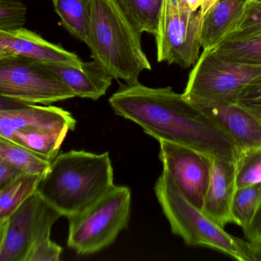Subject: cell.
<instances>
[{"label": "cell", "mask_w": 261, "mask_h": 261, "mask_svg": "<svg viewBox=\"0 0 261 261\" xmlns=\"http://www.w3.org/2000/svg\"><path fill=\"white\" fill-rule=\"evenodd\" d=\"M115 113L156 140L193 149L211 159L236 162L241 150L212 118L172 87L122 84L109 100Z\"/></svg>", "instance_id": "1"}, {"label": "cell", "mask_w": 261, "mask_h": 261, "mask_svg": "<svg viewBox=\"0 0 261 261\" xmlns=\"http://www.w3.org/2000/svg\"><path fill=\"white\" fill-rule=\"evenodd\" d=\"M109 153L70 150L51 161L38 182L36 193L61 216L79 214L114 185Z\"/></svg>", "instance_id": "2"}, {"label": "cell", "mask_w": 261, "mask_h": 261, "mask_svg": "<svg viewBox=\"0 0 261 261\" xmlns=\"http://www.w3.org/2000/svg\"><path fill=\"white\" fill-rule=\"evenodd\" d=\"M91 20L87 44L93 61L113 78L138 82L151 65L141 45V32L128 19L116 0H90Z\"/></svg>", "instance_id": "3"}, {"label": "cell", "mask_w": 261, "mask_h": 261, "mask_svg": "<svg viewBox=\"0 0 261 261\" xmlns=\"http://www.w3.org/2000/svg\"><path fill=\"white\" fill-rule=\"evenodd\" d=\"M154 190L172 231L180 236L187 245L208 247L236 260L248 261L238 244L237 238L228 234L192 204L165 170L158 178Z\"/></svg>", "instance_id": "4"}, {"label": "cell", "mask_w": 261, "mask_h": 261, "mask_svg": "<svg viewBox=\"0 0 261 261\" xmlns=\"http://www.w3.org/2000/svg\"><path fill=\"white\" fill-rule=\"evenodd\" d=\"M130 199L128 187L114 185L88 208L68 218L69 248L88 255L112 245L128 227Z\"/></svg>", "instance_id": "5"}, {"label": "cell", "mask_w": 261, "mask_h": 261, "mask_svg": "<svg viewBox=\"0 0 261 261\" xmlns=\"http://www.w3.org/2000/svg\"><path fill=\"white\" fill-rule=\"evenodd\" d=\"M261 67L231 62L212 50H203L189 76L184 90L187 100L237 103L241 93Z\"/></svg>", "instance_id": "6"}, {"label": "cell", "mask_w": 261, "mask_h": 261, "mask_svg": "<svg viewBox=\"0 0 261 261\" xmlns=\"http://www.w3.org/2000/svg\"><path fill=\"white\" fill-rule=\"evenodd\" d=\"M0 96L38 105H50L76 97L42 63L20 56L0 61Z\"/></svg>", "instance_id": "7"}, {"label": "cell", "mask_w": 261, "mask_h": 261, "mask_svg": "<svg viewBox=\"0 0 261 261\" xmlns=\"http://www.w3.org/2000/svg\"><path fill=\"white\" fill-rule=\"evenodd\" d=\"M200 11L169 9L163 6L155 35L158 61L188 68L196 64L200 50Z\"/></svg>", "instance_id": "8"}, {"label": "cell", "mask_w": 261, "mask_h": 261, "mask_svg": "<svg viewBox=\"0 0 261 261\" xmlns=\"http://www.w3.org/2000/svg\"><path fill=\"white\" fill-rule=\"evenodd\" d=\"M159 157L184 196L202 210L210 179L211 158L167 140H160Z\"/></svg>", "instance_id": "9"}, {"label": "cell", "mask_w": 261, "mask_h": 261, "mask_svg": "<svg viewBox=\"0 0 261 261\" xmlns=\"http://www.w3.org/2000/svg\"><path fill=\"white\" fill-rule=\"evenodd\" d=\"M213 120L237 144L240 150L261 148V124L238 103L187 100Z\"/></svg>", "instance_id": "10"}, {"label": "cell", "mask_w": 261, "mask_h": 261, "mask_svg": "<svg viewBox=\"0 0 261 261\" xmlns=\"http://www.w3.org/2000/svg\"><path fill=\"white\" fill-rule=\"evenodd\" d=\"M0 46L16 56L41 63L81 67L84 61L73 52L49 42L37 33L24 27L0 30Z\"/></svg>", "instance_id": "11"}, {"label": "cell", "mask_w": 261, "mask_h": 261, "mask_svg": "<svg viewBox=\"0 0 261 261\" xmlns=\"http://www.w3.org/2000/svg\"><path fill=\"white\" fill-rule=\"evenodd\" d=\"M42 199L35 192L8 219L0 261H26L33 245Z\"/></svg>", "instance_id": "12"}, {"label": "cell", "mask_w": 261, "mask_h": 261, "mask_svg": "<svg viewBox=\"0 0 261 261\" xmlns=\"http://www.w3.org/2000/svg\"><path fill=\"white\" fill-rule=\"evenodd\" d=\"M236 189V162L211 159L210 183L202 211L222 228L234 223L231 207Z\"/></svg>", "instance_id": "13"}, {"label": "cell", "mask_w": 261, "mask_h": 261, "mask_svg": "<svg viewBox=\"0 0 261 261\" xmlns=\"http://www.w3.org/2000/svg\"><path fill=\"white\" fill-rule=\"evenodd\" d=\"M76 121L71 113L51 105L29 104L21 108L0 111V136L10 139L15 132L41 127L70 131L76 128Z\"/></svg>", "instance_id": "14"}, {"label": "cell", "mask_w": 261, "mask_h": 261, "mask_svg": "<svg viewBox=\"0 0 261 261\" xmlns=\"http://www.w3.org/2000/svg\"><path fill=\"white\" fill-rule=\"evenodd\" d=\"M67 84L75 96L97 100L106 94L113 78L96 61L83 62L81 67L42 63Z\"/></svg>", "instance_id": "15"}, {"label": "cell", "mask_w": 261, "mask_h": 261, "mask_svg": "<svg viewBox=\"0 0 261 261\" xmlns=\"http://www.w3.org/2000/svg\"><path fill=\"white\" fill-rule=\"evenodd\" d=\"M248 0H218L201 19L200 41L203 50L220 44L239 25Z\"/></svg>", "instance_id": "16"}, {"label": "cell", "mask_w": 261, "mask_h": 261, "mask_svg": "<svg viewBox=\"0 0 261 261\" xmlns=\"http://www.w3.org/2000/svg\"><path fill=\"white\" fill-rule=\"evenodd\" d=\"M67 131L35 127L15 132L9 140L51 162L59 154Z\"/></svg>", "instance_id": "17"}, {"label": "cell", "mask_w": 261, "mask_h": 261, "mask_svg": "<svg viewBox=\"0 0 261 261\" xmlns=\"http://www.w3.org/2000/svg\"><path fill=\"white\" fill-rule=\"evenodd\" d=\"M57 12L64 27L73 36L87 44L90 35V0H54Z\"/></svg>", "instance_id": "18"}, {"label": "cell", "mask_w": 261, "mask_h": 261, "mask_svg": "<svg viewBox=\"0 0 261 261\" xmlns=\"http://www.w3.org/2000/svg\"><path fill=\"white\" fill-rule=\"evenodd\" d=\"M41 176L21 173L0 189V221L12 216L35 194Z\"/></svg>", "instance_id": "19"}, {"label": "cell", "mask_w": 261, "mask_h": 261, "mask_svg": "<svg viewBox=\"0 0 261 261\" xmlns=\"http://www.w3.org/2000/svg\"><path fill=\"white\" fill-rule=\"evenodd\" d=\"M0 161L27 174L43 176L50 161L0 136Z\"/></svg>", "instance_id": "20"}, {"label": "cell", "mask_w": 261, "mask_h": 261, "mask_svg": "<svg viewBox=\"0 0 261 261\" xmlns=\"http://www.w3.org/2000/svg\"><path fill=\"white\" fill-rule=\"evenodd\" d=\"M128 19L141 32L156 35L164 0H116Z\"/></svg>", "instance_id": "21"}, {"label": "cell", "mask_w": 261, "mask_h": 261, "mask_svg": "<svg viewBox=\"0 0 261 261\" xmlns=\"http://www.w3.org/2000/svg\"><path fill=\"white\" fill-rule=\"evenodd\" d=\"M212 50L231 62L261 67V36L224 40Z\"/></svg>", "instance_id": "22"}, {"label": "cell", "mask_w": 261, "mask_h": 261, "mask_svg": "<svg viewBox=\"0 0 261 261\" xmlns=\"http://www.w3.org/2000/svg\"><path fill=\"white\" fill-rule=\"evenodd\" d=\"M261 204V182L237 188L233 199V222L245 229L249 226Z\"/></svg>", "instance_id": "23"}, {"label": "cell", "mask_w": 261, "mask_h": 261, "mask_svg": "<svg viewBox=\"0 0 261 261\" xmlns=\"http://www.w3.org/2000/svg\"><path fill=\"white\" fill-rule=\"evenodd\" d=\"M261 182V148L241 150L236 161L237 188Z\"/></svg>", "instance_id": "24"}, {"label": "cell", "mask_w": 261, "mask_h": 261, "mask_svg": "<svg viewBox=\"0 0 261 261\" xmlns=\"http://www.w3.org/2000/svg\"><path fill=\"white\" fill-rule=\"evenodd\" d=\"M261 36V3L248 2L236 30L225 40L244 39Z\"/></svg>", "instance_id": "25"}, {"label": "cell", "mask_w": 261, "mask_h": 261, "mask_svg": "<svg viewBox=\"0 0 261 261\" xmlns=\"http://www.w3.org/2000/svg\"><path fill=\"white\" fill-rule=\"evenodd\" d=\"M27 9L20 0H0V30L24 27Z\"/></svg>", "instance_id": "26"}, {"label": "cell", "mask_w": 261, "mask_h": 261, "mask_svg": "<svg viewBox=\"0 0 261 261\" xmlns=\"http://www.w3.org/2000/svg\"><path fill=\"white\" fill-rule=\"evenodd\" d=\"M237 103L251 111L261 124V74L244 88Z\"/></svg>", "instance_id": "27"}, {"label": "cell", "mask_w": 261, "mask_h": 261, "mask_svg": "<svg viewBox=\"0 0 261 261\" xmlns=\"http://www.w3.org/2000/svg\"><path fill=\"white\" fill-rule=\"evenodd\" d=\"M62 252V248L50 241L47 243L34 247L26 261H58Z\"/></svg>", "instance_id": "28"}, {"label": "cell", "mask_w": 261, "mask_h": 261, "mask_svg": "<svg viewBox=\"0 0 261 261\" xmlns=\"http://www.w3.org/2000/svg\"><path fill=\"white\" fill-rule=\"evenodd\" d=\"M243 231L248 242H261V204L251 225L243 229Z\"/></svg>", "instance_id": "29"}, {"label": "cell", "mask_w": 261, "mask_h": 261, "mask_svg": "<svg viewBox=\"0 0 261 261\" xmlns=\"http://www.w3.org/2000/svg\"><path fill=\"white\" fill-rule=\"evenodd\" d=\"M237 242L248 261H261V242H246L238 238Z\"/></svg>", "instance_id": "30"}, {"label": "cell", "mask_w": 261, "mask_h": 261, "mask_svg": "<svg viewBox=\"0 0 261 261\" xmlns=\"http://www.w3.org/2000/svg\"><path fill=\"white\" fill-rule=\"evenodd\" d=\"M21 173L17 169L0 161V189Z\"/></svg>", "instance_id": "31"}, {"label": "cell", "mask_w": 261, "mask_h": 261, "mask_svg": "<svg viewBox=\"0 0 261 261\" xmlns=\"http://www.w3.org/2000/svg\"><path fill=\"white\" fill-rule=\"evenodd\" d=\"M27 105H29V104L18 102V101L8 99V98H4V97L0 96V111L21 108V107H26Z\"/></svg>", "instance_id": "32"}, {"label": "cell", "mask_w": 261, "mask_h": 261, "mask_svg": "<svg viewBox=\"0 0 261 261\" xmlns=\"http://www.w3.org/2000/svg\"><path fill=\"white\" fill-rule=\"evenodd\" d=\"M164 6L169 9H188L184 0H164Z\"/></svg>", "instance_id": "33"}, {"label": "cell", "mask_w": 261, "mask_h": 261, "mask_svg": "<svg viewBox=\"0 0 261 261\" xmlns=\"http://www.w3.org/2000/svg\"><path fill=\"white\" fill-rule=\"evenodd\" d=\"M186 7L191 11H197L200 9L203 0H184Z\"/></svg>", "instance_id": "34"}, {"label": "cell", "mask_w": 261, "mask_h": 261, "mask_svg": "<svg viewBox=\"0 0 261 261\" xmlns=\"http://www.w3.org/2000/svg\"><path fill=\"white\" fill-rule=\"evenodd\" d=\"M216 1H218V0H203L202 6H201L200 9H199L201 16H202Z\"/></svg>", "instance_id": "35"}, {"label": "cell", "mask_w": 261, "mask_h": 261, "mask_svg": "<svg viewBox=\"0 0 261 261\" xmlns=\"http://www.w3.org/2000/svg\"><path fill=\"white\" fill-rule=\"evenodd\" d=\"M8 219H9V218H8ZM8 219L0 221V248H1L2 245H3V239H4L5 231H6Z\"/></svg>", "instance_id": "36"}, {"label": "cell", "mask_w": 261, "mask_h": 261, "mask_svg": "<svg viewBox=\"0 0 261 261\" xmlns=\"http://www.w3.org/2000/svg\"><path fill=\"white\" fill-rule=\"evenodd\" d=\"M14 56H16V55H14L12 52H11L10 51L8 50V49H5L3 46H0V61L5 59V58H10V57Z\"/></svg>", "instance_id": "37"}, {"label": "cell", "mask_w": 261, "mask_h": 261, "mask_svg": "<svg viewBox=\"0 0 261 261\" xmlns=\"http://www.w3.org/2000/svg\"><path fill=\"white\" fill-rule=\"evenodd\" d=\"M250 3H261V0H248Z\"/></svg>", "instance_id": "38"}, {"label": "cell", "mask_w": 261, "mask_h": 261, "mask_svg": "<svg viewBox=\"0 0 261 261\" xmlns=\"http://www.w3.org/2000/svg\"><path fill=\"white\" fill-rule=\"evenodd\" d=\"M52 1H54V0H52Z\"/></svg>", "instance_id": "39"}]
</instances>
